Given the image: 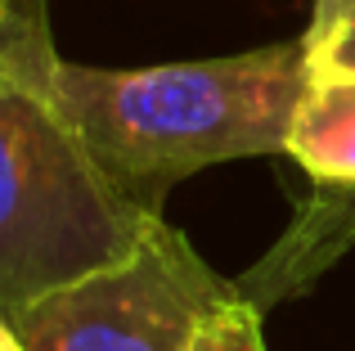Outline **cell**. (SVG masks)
Returning a JSON list of instances; mask_svg holds the SVG:
<instances>
[{"label": "cell", "mask_w": 355, "mask_h": 351, "mask_svg": "<svg viewBox=\"0 0 355 351\" xmlns=\"http://www.w3.org/2000/svg\"><path fill=\"white\" fill-rule=\"evenodd\" d=\"M45 0H0V316L126 257L157 216L99 167L59 99Z\"/></svg>", "instance_id": "cell-1"}, {"label": "cell", "mask_w": 355, "mask_h": 351, "mask_svg": "<svg viewBox=\"0 0 355 351\" xmlns=\"http://www.w3.org/2000/svg\"><path fill=\"white\" fill-rule=\"evenodd\" d=\"M306 41L157 68L59 63V99L113 185L148 216L202 167L284 153L306 95Z\"/></svg>", "instance_id": "cell-2"}, {"label": "cell", "mask_w": 355, "mask_h": 351, "mask_svg": "<svg viewBox=\"0 0 355 351\" xmlns=\"http://www.w3.org/2000/svg\"><path fill=\"white\" fill-rule=\"evenodd\" d=\"M230 298L239 293L157 216L126 257L41 293L9 325L27 351H184Z\"/></svg>", "instance_id": "cell-3"}, {"label": "cell", "mask_w": 355, "mask_h": 351, "mask_svg": "<svg viewBox=\"0 0 355 351\" xmlns=\"http://www.w3.org/2000/svg\"><path fill=\"white\" fill-rule=\"evenodd\" d=\"M288 158L320 185L355 189V77H311L288 126Z\"/></svg>", "instance_id": "cell-4"}, {"label": "cell", "mask_w": 355, "mask_h": 351, "mask_svg": "<svg viewBox=\"0 0 355 351\" xmlns=\"http://www.w3.org/2000/svg\"><path fill=\"white\" fill-rule=\"evenodd\" d=\"M302 41L311 77H355V0H315Z\"/></svg>", "instance_id": "cell-5"}, {"label": "cell", "mask_w": 355, "mask_h": 351, "mask_svg": "<svg viewBox=\"0 0 355 351\" xmlns=\"http://www.w3.org/2000/svg\"><path fill=\"white\" fill-rule=\"evenodd\" d=\"M184 351H266V334H261V316L252 302L230 298L198 325Z\"/></svg>", "instance_id": "cell-6"}, {"label": "cell", "mask_w": 355, "mask_h": 351, "mask_svg": "<svg viewBox=\"0 0 355 351\" xmlns=\"http://www.w3.org/2000/svg\"><path fill=\"white\" fill-rule=\"evenodd\" d=\"M0 351H27V347H23V338L14 334V325H9L5 316H0Z\"/></svg>", "instance_id": "cell-7"}]
</instances>
